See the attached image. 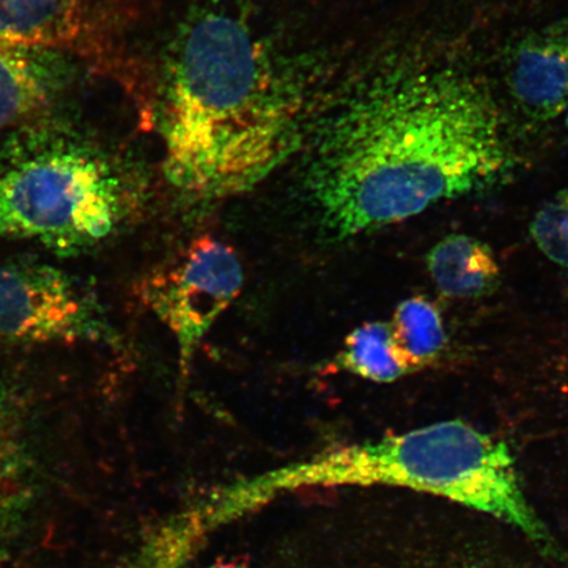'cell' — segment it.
Here are the masks:
<instances>
[{
    "label": "cell",
    "instance_id": "5bb4252c",
    "mask_svg": "<svg viewBox=\"0 0 568 568\" xmlns=\"http://www.w3.org/2000/svg\"><path fill=\"white\" fill-rule=\"evenodd\" d=\"M530 234L546 257L568 268V189L539 209L531 220Z\"/></svg>",
    "mask_w": 568,
    "mask_h": 568
},
{
    "label": "cell",
    "instance_id": "4fadbf2b",
    "mask_svg": "<svg viewBox=\"0 0 568 568\" xmlns=\"http://www.w3.org/2000/svg\"><path fill=\"white\" fill-rule=\"evenodd\" d=\"M390 329L395 349L409 374L435 364L447 346L442 312L425 296L409 297L397 305Z\"/></svg>",
    "mask_w": 568,
    "mask_h": 568
},
{
    "label": "cell",
    "instance_id": "8fae6325",
    "mask_svg": "<svg viewBox=\"0 0 568 568\" xmlns=\"http://www.w3.org/2000/svg\"><path fill=\"white\" fill-rule=\"evenodd\" d=\"M426 266L439 293L458 300L493 293L500 280L493 248L466 234L439 241L426 255Z\"/></svg>",
    "mask_w": 568,
    "mask_h": 568
},
{
    "label": "cell",
    "instance_id": "7a4b0ae2",
    "mask_svg": "<svg viewBox=\"0 0 568 568\" xmlns=\"http://www.w3.org/2000/svg\"><path fill=\"white\" fill-rule=\"evenodd\" d=\"M308 105L295 69L243 18L196 12L160 78L162 173L191 201L243 194L307 141L315 122Z\"/></svg>",
    "mask_w": 568,
    "mask_h": 568
},
{
    "label": "cell",
    "instance_id": "9c48e42d",
    "mask_svg": "<svg viewBox=\"0 0 568 568\" xmlns=\"http://www.w3.org/2000/svg\"><path fill=\"white\" fill-rule=\"evenodd\" d=\"M508 89L525 115L549 122L568 105V21L524 38L510 54Z\"/></svg>",
    "mask_w": 568,
    "mask_h": 568
},
{
    "label": "cell",
    "instance_id": "8992f818",
    "mask_svg": "<svg viewBox=\"0 0 568 568\" xmlns=\"http://www.w3.org/2000/svg\"><path fill=\"white\" fill-rule=\"evenodd\" d=\"M244 287V268L229 244L201 236L140 284V300L175 339L186 376L197 347Z\"/></svg>",
    "mask_w": 568,
    "mask_h": 568
},
{
    "label": "cell",
    "instance_id": "30bf717a",
    "mask_svg": "<svg viewBox=\"0 0 568 568\" xmlns=\"http://www.w3.org/2000/svg\"><path fill=\"white\" fill-rule=\"evenodd\" d=\"M62 87L59 52L0 42V131L44 118Z\"/></svg>",
    "mask_w": 568,
    "mask_h": 568
},
{
    "label": "cell",
    "instance_id": "277c9868",
    "mask_svg": "<svg viewBox=\"0 0 568 568\" xmlns=\"http://www.w3.org/2000/svg\"><path fill=\"white\" fill-rule=\"evenodd\" d=\"M142 202L136 173L63 122L34 120L0 145V239L84 253L126 229Z\"/></svg>",
    "mask_w": 568,
    "mask_h": 568
},
{
    "label": "cell",
    "instance_id": "e0dca14e",
    "mask_svg": "<svg viewBox=\"0 0 568 568\" xmlns=\"http://www.w3.org/2000/svg\"><path fill=\"white\" fill-rule=\"evenodd\" d=\"M564 115L566 116V125L568 128V105H567V109H566Z\"/></svg>",
    "mask_w": 568,
    "mask_h": 568
},
{
    "label": "cell",
    "instance_id": "7c38bea8",
    "mask_svg": "<svg viewBox=\"0 0 568 568\" xmlns=\"http://www.w3.org/2000/svg\"><path fill=\"white\" fill-rule=\"evenodd\" d=\"M325 373H349L374 383H393L409 374L395 349L389 323L373 322L358 326L346 336L343 347Z\"/></svg>",
    "mask_w": 568,
    "mask_h": 568
},
{
    "label": "cell",
    "instance_id": "6da1fadb",
    "mask_svg": "<svg viewBox=\"0 0 568 568\" xmlns=\"http://www.w3.org/2000/svg\"><path fill=\"white\" fill-rule=\"evenodd\" d=\"M305 142V197L338 243L493 187L516 163L493 92L452 63H386L346 89Z\"/></svg>",
    "mask_w": 568,
    "mask_h": 568
},
{
    "label": "cell",
    "instance_id": "5b68a950",
    "mask_svg": "<svg viewBox=\"0 0 568 568\" xmlns=\"http://www.w3.org/2000/svg\"><path fill=\"white\" fill-rule=\"evenodd\" d=\"M358 491L329 568H568L493 517L414 493Z\"/></svg>",
    "mask_w": 568,
    "mask_h": 568
},
{
    "label": "cell",
    "instance_id": "52a82bcc",
    "mask_svg": "<svg viewBox=\"0 0 568 568\" xmlns=\"http://www.w3.org/2000/svg\"><path fill=\"white\" fill-rule=\"evenodd\" d=\"M0 338L23 344H115L102 305L84 284L33 261L0 264Z\"/></svg>",
    "mask_w": 568,
    "mask_h": 568
},
{
    "label": "cell",
    "instance_id": "ba28073f",
    "mask_svg": "<svg viewBox=\"0 0 568 568\" xmlns=\"http://www.w3.org/2000/svg\"><path fill=\"white\" fill-rule=\"evenodd\" d=\"M132 0H0V42L95 59L112 53Z\"/></svg>",
    "mask_w": 568,
    "mask_h": 568
},
{
    "label": "cell",
    "instance_id": "2e32d148",
    "mask_svg": "<svg viewBox=\"0 0 568 568\" xmlns=\"http://www.w3.org/2000/svg\"><path fill=\"white\" fill-rule=\"evenodd\" d=\"M211 568H246L243 565L234 564V562H220Z\"/></svg>",
    "mask_w": 568,
    "mask_h": 568
},
{
    "label": "cell",
    "instance_id": "9a60e30c",
    "mask_svg": "<svg viewBox=\"0 0 568 568\" xmlns=\"http://www.w3.org/2000/svg\"><path fill=\"white\" fill-rule=\"evenodd\" d=\"M4 438H6V418L2 399H0V471L3 466V453H4Z\"/></svg>",
    "mask_w": 568,
    "mask_h": 568
},
{
    "label": "cell",
    "instance_id": "3957f363",
    "mask_svg": "<svg viewBox=\"0 0 568 568\" xmlns=\"http://www.w3.org/2000/svg\"><path fill=\"white\" fill-rule=\"evenodd\" d=\"M293 477L297 485L396 489L456 504L509 525L568 565V552L531 500L517 454L504 439L464 420L341 447L297 468Z\"/></svg>",
    "mask_w": 568,
    "mask_h": 568
}]
</instances>
